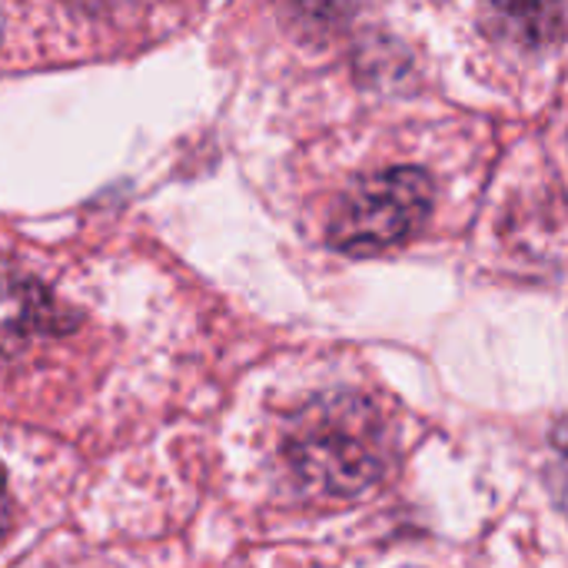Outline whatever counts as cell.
<instances>
[{"label":"cell","mask_w":568,"mask_h":568,"mask_svg":"<svg viewBox=\"0 0 568 568\" xmlns=\"http://www.w3.org/2000/svg\"><path fill=\"white\" fill-rule=\"evenodd\" d=\"M10 532V496H7V476H3V466H0V546Z\"/></svg>","instance_id":"4"},{"label":"cell","mask_w":568,"mask_h":568,"mask_svg":"<svg viewBox=\"0 0 568 568\" xmlns=\"http://www.w3.org/2000/svg\"><path fill=\"white\" fill-rule=\"evenodd\" d=\"M433 210V180L396 166L359 180L329 220V243L349 256H376L409 240Z\"/></svg>","instance_id":"2"},{"label":"cell","mask_w":568,"mask_h":568,"mask_svg":"<svg viewBox=\"0 0 568 568\" xmlns=\"http://www.w3.org/2000/svg\"><path fill=\"white\" fill-rule=\"evenodd\" d=\"M50 293L27 273L0 266V356L17 353L30 339L60 329Z\"/></svg>","instance_id":"3"},{"label":"cell","mask_w":568,"mask_h":568,"mask_svg":"<svg viewBox=\"0 0 568 568\" xmlns=\"http://www.w3.org/2000/svg\"><path fill=\"white\" fill-rule=\"evenodd\" d=\"M300 483L329 496H353L383 469L379 423L363 399H326L306 413L286 446Z\"/></svg>","instance_id":"1"}]
</instances>
